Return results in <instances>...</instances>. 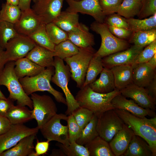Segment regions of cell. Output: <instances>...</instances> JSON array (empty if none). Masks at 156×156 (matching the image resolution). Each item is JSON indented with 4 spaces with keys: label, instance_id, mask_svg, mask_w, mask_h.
I'll return each instance as SVG.
<instances>
[{
    "label": "cell",
    "instance_id": "6da1fadb",
    "mask_svg": "<svg viewBox=\"0 0 156 156\" xmlns=\"http://www.w3.org/2000/svg\"><path fill=\"white\" fill-rule=\"evenodd\" d=\"M114 111L124 123L135 135L144 139L149 145L153 156H156V117L148 118L135 116L129 112L116 109Z\"/></svg>",
    "mask_w": 156,
    "mask_h": 156
},
{
    "label": "cell",
    "instance_id": "7a4b0ae2",
    "mask_svg": "<svg viewBox=\"0 0 156 156\" xmlns=\"http://www.w3.org/2000/svg\"><path fill=\"white\" fill-rule=\"evenodd\" d=\"M120 94L116 88L107 93L96 92L88 85L81 88L75 98L80 106L88 109L98 116L107 110L115 109L112 100Z\"/></svg>",
    "mask_w": 156,
    "mask_h": 156
},
{
    "label": "cell",
    "instance_id": "3957f363",
    "mask_svg": "<svg viewBox=\"0 0 156 156\" xmlns=\"http://www.w3.org/2000/svg\"><path fill=\"white\" fill-rule=\"evenodd\" d=\"M54 72V67H49L36 75L26 76L19 80L24 91L28 96L36 92L46 91L52 95L57 102L66 105V99L63 94L54 89L51 84Z\"/></svg>",
    "mask_w": 156,
    "mask_h": 156
},
{
    "label": "cell",
    "instance_id": "277c9868",
    "mask_svg": "<svg viewBox=\"0 0 156 156\" xmlns=\"http://www.w3.org/2000/svg\"><path fill=\"white\" fill-rule=\"evenodd\" d=\"M15 61H9L0 72V85L7 88L9 98L16 101L17 105L27 106L32 109V100L24 91L14 70Z\"/></svg>",
    "mask_w": 156,
    "mask_h": 156
},
{
    "label": "cell",
    "instance_id": "5b68a950",
    "mask_svg": "<svg viewBox=\"0 0 156 156\" xmlns=\"http://www.w3.org/2000/svg\"><path fill=\"white\" fill-rule=\"evenodd\" d=\"M90 29L99 34L101 38V46L94 55L103 58L109 55L125 50L129 47V43L114 35L107 25L95 21L90 25Z\"/></svg>",
    "mask_w": 156,
    "mask_h": 156
},
{
    "label": "cell",
    "instance_id": "8992f818",
    "mask_svg": "<svg viewBox=\"0 0 156 156\" xmlns=\"http://www.w3.org/2000/svg\"><path fill=\"white\" fill-rule=\"evenodd\" d=\"M55 72L51 81L60 88L66 97L67 109L65 114L69 115L80 107L79 105L68 88V83L71 77L69 66L65 65L63 60L56 57L54 58Z\"/></svg>",
    "mask_w": 156,
    "mask_h": 156
},
{
    "label": "cell",
    "instance_id": "52a82bcc",
    "mask_svg": "<svg viewBox=\"0 0 156 156\" xmlns=\"http://www.w3.org/2000/svg\"><path fill=\"white\" fill-rule=\"evenodd\" d=\"M96 52L92 47L79 48L77 54L64 60L69 67L72 79L78 88L82 87L89 64Z\"/></svg>",
    "mask_w": 156,
    "mask_h": 156
},
{
    "label": "cell",
    "instance_id": "ba28073f",
    "mask_svg": "<svg viewBox=\"0 0 156 156\" xmlns=\"http://www.w3.org/2000/svg\"><path fill=\"white\" fill-rule=\"evenodd\" d=\"M31 95L33 117L36 121L37 127L40 129L57 114V109L53 99L49 95H40L35 92Z\"/></svg>",
    "mask_w": 156,
    "mask_h": 156
},
{
    "label": "cell",
    "instance_id": "9c48e42d",
    "mask_svg": "<svg viewBox=\"0 0 156 156\" xmlns=\"http://www.w3.org/2000/svg\"><path fill=\"white\" fill-rule=\"evenodd\" d=\"M68 116L62 113L56 114L39 129L44 138L50 141L57 142L64 145L70 144L67 125L61 124V120L66 121Z\"/></svg>",
    "mask_w": 156,
    "mask_h": 156
},
{
    "label": "cell",
    "instance_id": "30bf717a",
    "mask_svg": "<svg viewBox=\"0 0 156 156\" xmlns=\"http://www.w3.org/2000/svg\"><path fill=\"white\" fill-rule=\"evenodd\" d=\"M97 117L96 128L99 135L109 142L124 123L114 109L107 110Z\"/></svg>",
    "mask_w": 156,
    "mask_h": 156
},
{
    "label": "cell",
    "instance_id": "8fae6325",
    "mask_svg": "<svg viewBox=\"0 0 156 156\" xmlns=\"http://www.w3.org/2000/svg\"><path fill=\"white\" fill-rule=\"evenodd\" d=\"M36 45L28 36L18 34L7 43L5 51V58L8 61H15L25 57Z\"/></svg>",
    "mask_w": 156,
    "mask_h": 156
},
{
    "label": "cell",
    "instance_id": "7c38bea8",
    "mask_svg": "<svg viewBox=\"0 0 156 156\" xmlns=\"http://www.w3.org/2000/svg\"><path fill=\"white\" fill-rule=\"evenodd\" d=\"M39 130L37 127L30 128L24 124H11L9 129L0 135V154L15 146L24 138L37 134Z\"/></svg>",
    "mask_w": 156,
    "mask_h": 156
},
{
    "label": "cell",
    "instance_id": "4fadbf2b",
    "mask_svg": "<svg viewBox=\"0 0 156 156\" xmlns=\"http://www.w3.org/2000/svg\"><path fill=\"white\" fill-rule=\"evenodd\" d=\"M68 5L66 11L86 14L92 16L95 21L103 23L106 16L103 13L99 0H66Z\"/></svg>",
    "mask_w": 156,
    "mask_h": 156
},
{
    "label": "cell",
    "instance_id": "5bb4252c",
    "mask_svg": "<svg viewBox=\"0 0 156 156\" xmlns=\"http://www.w3.org/2000/svg\"><path fill=\"white\" fill-rule=\"evenodd\" d=\"M64 0H38L32 9L46 25L52 22L60 14Z\"/></svg>",
    "mask_w": 156,
    "mask_h": 156
},
{
    "label": "cell",
    "instance_id": "9a60e30c",
    "mask_svg": "<svg viewBox=\"0 0 156 156\" xmlns=\"http://www.w3.org/2000/svg\"><path fill=\"white\" fill-rule=\"evenodd\" d=\"M144 47L133 45L127 49L102 58L104 67L111 68L116 66L132 65L135 58Z\"/></svg>",
    "mask_w": 156,
    "mask_h": 156
},
{
    "label": "cell",
    "instance_id": "2e32d148",
    "mask_svg": "<svg viewBox=\"0 0 156 156\" xmlns=\"http://www.w3.org/2000/svg\"><path fill=\"white\" fill-rule=\"evenodd\" d=\"M120 91L122 95L130 98L140 107L155 110L156 101L149 95L145 88L132 83Z\"/></svg>",
    "mask_w": 156,
    "mask_h": 156
},
{
    "label": "cell",
    "instance_id": "e0dca14e",
    "mask_svg": "<svg viewBox=\"0 0 156 156\" xmlns=\"http://www.w3.org/2000/svg\"><path fill=\"white\" fill-rule=\"evenodd\" d=\"M43 23L40 18L30 8L21 11L19 19L14 25L15 30L18 34L28 36Z\"/></svg>",
    "mask_w": 156,
    "mask_h": 156
},
{
    "label": "cell",
    "instance_id": "ac0fdd59",
    "mask_svg": "<svg viewBox=\"0 0 156 156\" xmlns=\"http://www.w3.org/2000/svg\"><path fill=\"white\" fill-rule=\"evenodd\" d=\"M112 102L115 109L126 111L139 118H143L147 116L151 118L156 117L155 110L143 108L132 99H128L121 94L114 97Z\"/></svg>",
    "mask_w": 156,
    "mask_h": 156
},
{
    "label": "cell",
    "instance_id": "d6986e66",
    "mask_svg": "<svg viewBox=\"0 0 156 156\" xmlns=\"http://www.w3.org/2000/svg\"><path fill=\"white\" fill-rule=\"evenodd\" d=\"M134 134L125 124L109 142L111 149L115 156H122L127 149Z\"/></svg>",
    "mask_w": 156,
    "mask_h": 156
},
{
    "label": "cell",
    "instance_id": "ffe728a7",
    "mask_svg": "<svg viewBox=\"0 0 156 156\" xmlns=\"http://www.w3.org/2000/svg\"><path fill=\"white\" fill-rule=\"evenodd\" d=\"M133 83L146 88L156 76V68L148 62L136 64L133 67Z\"/></svg>",
    "mask_w": 156,
    "mask_h": 156
},
{
    "label": "cell",
    "instance_id": "44dd1931",
    "mask_svg": "<svg viewBox=\"0 0 156 156\" xmlns=\"http://www.w3.org/2000/svg\"><path fill=\"white\" fill-rule=\"evenodd\" d=\"M68 39L79 48L92 47L95 44L94 35L86 25L80 23L75 29L68 33Z\"/></svg>",
    "mask_w": 156,
    "mask_h": 156
},
{
    "label": "cell",
    "instance_id": "7402d4cb",
    "mask_svg": "<svg viewBox=\"0 0 156 156\" xmlns=\"http://www.w3.org/2000/svg\"><path fill=\"white\" fill-rule=\"evenodd\" d=\"M110 69L116 89L120 90L133 83V67L131 65H117Z\"/></svg>",
    "mask_w": 156,
    "mask_h": 156
},
{
    "label": "cell",
    "instance_id": "603a6c76",
    "mask_svg": "<svg viewBox=\"0 0 156 156\" xmlns=\"http://www.w3.org/2000/svg\"><path fill=\"white\" fill-rule=\"evenodd\" d=\"M37 134L27 136L15 146L0 154V156H31L34 152V142Z\"/></svg>",
    "mask_w": 156,
    "mask_h": 156
},
{
    "label": "cell",
    "instance_id": "cb8c5ba5",
    "mask_svg": "<svg viewBox=\"0 0 156 156\" xmlns=\"http://www.w3.org/2000/svg\"><path fill=\"white\" fill-rule=\"evenodd\" d=\"M53 51L37 45L27 54L25 57L42 67L53 66Z\"/></svg>",
    "mask_w": 156,
    "mask_h": 156
},
{
    "label": "cell",
    "instance_id": "d4e9b609",
    "mask_svg": "<svg viewBox=\"0 0 156 156\" xmlns=\"http://www.w3.org/2000/svg\"><path fill=\"white\" fill-rule=\"evenodd\" d=\"M100 73L99 78L89 85L94 91L107 93L116 89L113 75L110 68L104 67Z\"/></svg>",
    "mask_w": 156,
    "mask_h": 156
},
{
    "label": "cell",
    "instance_id": "484cf974",
    "mask_svg": "<svg viewBox=\"0 0 156 156\" xmlns=\"http://www.w3.org/2000/svg\"><path fill=\"white\" fill-rule=\"evenodd\" d=\"M14 70L19 79L26 76L33 77L43 70L45 68L39 66L25 57L15 61Z\"/></svg>",
    "mask_w": 156,
    "mask_h": 156
},
{
    "label": "cell",
    "instance_id": "4316f807",
    "mask_svg": "<svg viewBox=\"0 0 156 156\" xmlns=\"http://www.w3.org/2000/svg\"><path fill=\"white\" fill-rule=\"evenodd\" d=\"M122 156H153L147 142L140 136L134 135Z\"/></svg>",
    "mask_w": 156,
    "mask_h": 156
},
{
    "label": "cell",
    "instance_id": "83f0119b",
    "mask_svg": "<svg viewBox=\"0 0 156 156\" xmlns=\"http://www.w3.org/2000/svg\"><path fill=\"white\" fill-rule=\"evenodd\" d=\"M52 22L67 33L77 29L80 24L78 13L66 10L61 11Z\"/></svg>",
    "mask_w": 156,
    "mask_h": 156
},
{
    "label": "cell",
    "instance_id": "f1b7e54d",
    "mask_svg": "<svg viewBox=\"0 0 156 156\" xmlns=\"http://www.w3.org/2000/svg\"><path fill=\"white\" fill-rule=\"evenodd\" d=\"M5 116L11 124H23L33 119L31 110L18 105H13Z\"/></svg>",
    "mask_w": 156,
    "mask_h": 156
},
{
    "label": "cell",
    "instance_id": "f546056e",
    "mask_svg": "<svg viewBox=\"0 0 156 156\" xmlns=\"http://www.w3.org/2000/svg\"><path fill=\"white\" fill-rule=\"evenodd\" d=\"M84 146L88 149L90 156H115L108 142L99 135Z\"/></svg>",
    "mask_w": 156,
    "mask_h": 156
},
{
    "label": "cell",
    "instance_id": "4dcf8cb0",
    "mask_svg": "<svg viewBox=\"0 0 156 156\" xmlns=\"http://www.w3.org/2000/svg\"><path fill=\"white\" fill-rule=\"evenodd\" d=\"M126 20L129 29L133 32L156 29V13L148 18L143 19L132 18Z\"/></svg>",
    "mask_w": 156,
    "mask_h": 156
},
{
    "label": "cell",
    "instance_id": "1f68e13d",
    "mask_svg": "<svg viewBox=\"0 0 156 156\" xmlns=\"http://www.w3.org/2000/svg\"><path fill=\"white\" fill-rule=\"evenodd\" d=\"M142 6L140 0H123L117 13L126 19L133 18L138 15Z\"/></svg>",
    "mask_w": 156,
    "mask_h": 156
},
{
    "label": "cell",
    "instance_id": "d6a6232c",
    "mask_svg": "<svg viewBox=\"0 0 156 156\" xmlns=\"http://www.w3.org/2000/svg\"><path fill=\"white\" fill-rule=\"evenodd\" d=\"M97 119V116L94 114L90 121L82 130L76 141L77 143L84 146L99 135L96 128Z\"/></svg>",
    "mask_w": 156,
    "mask_h": 156
},
{
    "label": "cell",
    "instance_id": "836d02e7",
    "mask_svg": "<svg viewBox=\"0 0 156 156\" xmlns=\"http://www.w3.org/2000/svg\"><path fill=\"white\" fill-rule=\"evenodd\" d=\"M45 25L43 23L28 36L37 45L53 52L55 45L49 38L46 31Z\"/></svg>",
    "mask_w": 156,
    "mask_h": 156
},
{
    "label": "cell",
    "instance_id": "e575fe53",
    "mask_svg": "<svg viewBox=\"0 0 156 156\" xmlns=\"http://www.w3.org/2000/svg\"><path fill=\"white\" fill-rule=\"evenodd\" d=\"M103 68L102 58L94 55L89 64L85 81L82 88L89 85L94 81Z\"/></svg>",
    "mask_w": 156,
    "mask_h": 156
},
{
    "label": "cell",
    "instance_id": "d590c367",
    "mask_svg": "<svg viewBox=\"0 0 156 156\" xmlns=\"http://www.w3.org/2000/svg\"><path fill=\"white\" fill-rule=\"evenodd\" d=\"M156 40V29H154L133 32L129 42L144 47Z\"/></svg>",
    "mask_w": 156,
    "mask_h": 156
},
{
    "label": "cell",
    "instance_id": "8d00e7d4",
    "mask_svg": "<svg viewBox=\"0 0 156 156\" xmlns=\"http://www.w3.org/2000/svg\"><path fill=\"white\" fill-rule=\"evenodd\" d=\"M79 51V48L69 39L55 45L53 51L54 57L64 60L71 57Z\"/></svg>",
    "mask_w": 156,
    "mask_h": 156
},
{
    "label": "cell",
    "instance_id": "74e56055",
    "mask_svg": "<svg viewBox=\"0 0 156 156\" xmlns=\"http://www.w3.org/2000/svg\"><path fill=\"white\" fill-rule=\"evenodd\" d=\"M21 11L18 6L3 4L0 10V21L14 24L19 19Z\"/></svg>",
    "mask_w": 156,
    "mask_h": 156
},
{
    "label": "cell",
    "instance_id": "f35d334b",
    "mask_svg": "<svg viewBox=\"0 0 156 156\" xmlns=\"http://www.w3.org/2000/svg\"><path fill=\"white\" fill-rule=\"evenodd\" d=\"M18 34L14 24L0 21V47L1 48L5 49L8 42Z\"/></svg>",
    "mask_w": 156,
    "mask_h": 156
},
{
    "label": "cell",
    "instance_id": "ab89813d",
    "mask_svg": "<svg viewBox=\"0 0 156 156\" xmlns=\"http://www.w3.org/2000/svg\"><path fill=\"white\" fill-rule=\"evenodd\" d=\"M56 146L58 147L67 156H90L89 153L84 146L72 142L68 145H64L58 142Z\"/></svg>",
    "mask_w": 156,
    "mask_h": 156
},
{
    "label": "cell",
    "instance_id": "60d3db41",
    "mask_svg": "<svg viewBox=\"0 0 156 156\" xmlns=\"http://www.w3.org/2000/svg\"><path fill=\"white\" fill-rule=\"evenodd\" d=\"M47 34L51 41L55 45L68 39V33L53 22L45 25Z\"/></svg>",
    "mask_w": 156,
    "mask_h": 156
},
{
    "label": "cell",
    "instance_id": "b9f144b4",
    "mask_svg": "<svg viewBox=\"0 0 156 156\" xmlns=\"http://www.w3.org/2000/svg\"><path fill=\"white\" fill-rule=\"evenodd\" d=\"M71 114L82 130L90 121L94 114L88 109L80 106L73 111Z\"/></svg>",
    "mask_w": 156,
    "mask_h": 156
},
{
    "label": "cell",
    "instance_id": "7bdbcfd3",
    "mask_svg": "<svg viewBox=\"0 0 156 156\" xmlns=\"http://www.w3.org/2000/svg\"><path fill=\"white\" fill-rule=\"evenodd\" d=\"M145 47L136 57L132 65L133 67L148 62L156 53V40Z\"/></svg>",
    "mask_w": 156,
    "mask_h": 156
},
{
    "label": "cell",
    "instance_id": "ee69618b",
    "mask_svg": "<svg viewBox=\"0 0 156 156\" xmlns=\"http://www.w3.org/2000/svg\"><path fill=\"white\" fill-rule=\"evenodd\" d=\"M123 0H99L103 14L105 16L117 13Z\"/></svg>",
    "mask_w": 156,
    "mask_h": 156
},
{
    "label": "cell",
    "instance_id": "f6af8a7d",
    "mask_svg": "<svg viewBox=\"0 0 156 156\" xmlns=\"http://www.w3.org/2000/svg\"><path fill=\"white\" fill-rule=\"evenodd\" d=\"M66 121L68 129L69 142L70 143L72 142H76L79 137L82 130L72 114L68 116Z\"/></svg>",
    "mask_w": 156,
    "mask_h": 156
},
{
    "label": "cell",
    "instance_id": "bcb514c9",
    "mask_svg": "<svg viewBox=\"0 0 156 156\" xmlns=\"http://www.w3.org/2000/svg\"><path fill=\"white\" fill-rule=\"evenodd\" d=\"M104 23L108 26L129 29L126 19L117 13H114L106 16Z\"/></svg>",
    "mask_w": 156,
    "mask_h": 156
},
{
    "label": "cell",
    "instance_id": "7dc6e473",
    "mask_svg": "<svg viewBox=\"0 0 156 156\" xmlns=\"http://www.w3.org/2000/svg\"><path fill=\"white\" fill-rule=\"evenodd\" d=\"M140 11L137 16L138 19L144 18L156 13V0H144Z\"/></svg>",
    "mask_w": 156,
    "mask_h": 156
},
{
    "label": "cell",
    "instance_id": "c3c4849f",
    "mask_svg": "<svg viewBox=\"0 0 156 156\" xmlns=\"http://www.w3.org/2000/svg\"><path fill=\"white\" fill-rule=\"evenodd\" d=\"M108 26L110 31L118 38L125 40L129 38L133 32L129 29Z\"/></svg>",
    "mask_w": 156,
    "mask_h": 156
},
{
    "label": "cell",
    "instance_id": "681fc988",
    "mask_svg": "<svg viewBox=\"0 0 156 156\" xmlns=\"http://www.w3.org/2000/svg\"><path fill=\"white\" fill-rule=\"evenodd\" d=\"M14 101L8 97L6 99H0V114L5 116L14 105Z\"/></svg>",
    "mask_w": 156,
    "mask_h": 156
},
{
    "label": "cell",
    "instance_id": "f907efd6",
    "mask_svg": "<svg viewBox=\"0 0 156 156\" xmlns=\"http://www.w3.org/2000/svg\"><path fill=\"white\" fill-rule=\"evenodd\" d=\"M49 140L40 142L38 141L35 147L36 156L46 154L48 151L49 145Z\"/></svg>",
    "mask_w": 156,
    "mask_h": 156
},
{
    "label": "cell",
    "instance_id": "816d5d0a",
    "mask_svg": "<svg viewBox=\"0 0 156 156\" xmlns=\"http://www.w3.org/2000/svg\"><path fill=\"white\" fill-rule=\"evenodd\" d=\"M11 125L8 119L5 116L0 114V135L7 131Z\"/></svg>",
    "mask_w": 156,
    "mask_h": 156
},
{
    "label": "cell",
    "instance_id": "f5cc1de1",
    "mask_svg": "<svg viewBox=\"0 0 156 156\" xmlns=\"http://www.w3.org/2000/svg\"><path fill=\"white\" fill-rule=\"evenodd\" d=\"M145 88L149 95L156 101V76Z\"/></svg>",
    "mask_w": 156,
    "mask_h": 156
},
{
    "label": "cell",
    "instance_id": "db71d44e",
    "mask_svg": "<svg viewBox=\"0 0 156 156\" xmlns=\"http://www.w3.org/2000/svg\"><path fill=\"white\" fill-rule=\"evenodd\" d=\"M31 0H19L18 6L21 11L30 9Z\"/></svg>",
    "mask_w": 156,
    "mask_h": 156
},
{
    "label": "cell",
    "instance_id": "11a10c76",
    "mask_svg": "<svg viewBox=\"0 0 156 156\" xmlns=\"http://www.w3.org/2000/svg\"><path fill=\"white\" fill-rule=\"evenodd\" d=\"M8 62L5 57V51L0 47V72Z\"/></svg>",
    "mask_w": 156,
    "mask_h": 156
},
{
    "label": "cell",
    "instance_id": "9f6ffc18",
    "mask_svg": "<svg viewBox=\"0 0 156 156\" xmlns=\"http://www.w3.org/2000/svg\"><path fill=\"white\" fill-rule=\"evenodd\" d=\"M50 156H65L66 155L63 151L60 148L59 149H54L52 151Z\"/></svg>",
    "mask_w": 156,
    "mask_h": 156
},
{
    "label": "cell",
    "instance_id": "6f0895ef",
    "mask_svg": "<svg viewBox=\"0 0 156 156\" xmlns=\"http://www.w3.org/2000/svg\"><path fill=\"white\" fill-rule=\"evenodd\" d=\"M148 62L153 68H156V53Z\"/></svg>",
    "mask_w": 156,
    "mask_h": 156
},
{
    "label": "cell",
    "instance_id": "680465c9",
    "mask_svg": "<svg viewBox=\"0 0 156 156\" xmlns=\"http://www.w3.org/2000/svg\"><path fill=\"white\" fill-rule=\"evenodd\" d=\"M19 0H6V3L7 4L15 6H18Z\"/></svg>",
    "mask_w": 156,
    "mask_h": 156
},
{
    "label": "cell",
    "instance_id": "91938a15",
    "mask_svg": "<svg viewBox=\"0 0 156 156\" xmlns=\"http://www.w3.org/2000/svg\"><path fill=\"white\" fill-rule=\"evenodd\" d=\"M0 99H6L7 98L5 96L4 94L2 92L0 89Z\"/></svg>",
    "mask_w": 156,
    "mask_h": 156
},
{
    "label": "cell",
    "instance_id": "94428289",
    "mask_svg": "<svg viewBox=\"0 0 156 156\" xmlns=\"http://www.w3.org/2000/svg\"><path fill=\"white\" fill-rule=\"evenodd\" d=\"M33 0V1H34V2H35L38 0Z\"/></svg>",
    "mask_w": 156,
    "mask_h": 156
},
{
    "label": "cell",
    "instance_id": "6125c7cd",
    "mask_svg": "<svg viewBox=\"0 0 156 156\" xmlns=\"http://www.w3.org/2000/svg\"><path fill=\"white\" fill-rule=\"evenodd\" d=\"M140 0L142 2L144 0Z\"/></svg>",
    "mask_w": 156,
    "mask_h": 156
},
{
    "label": "cell",
    "instance_id": "be15d7a7",
    "mask_svg": "<svg viewBox=\"0 0 156 156\" xmlns=\"http://www.w3.org/2000/svg\"><path fill=\"white\" fill-rule=\"evenodd\" d=\"M74 0L76 1H80V0Z\"/></svg>",
    "mask_w": 156,
    "mask_h": 156
}]
</instances>
